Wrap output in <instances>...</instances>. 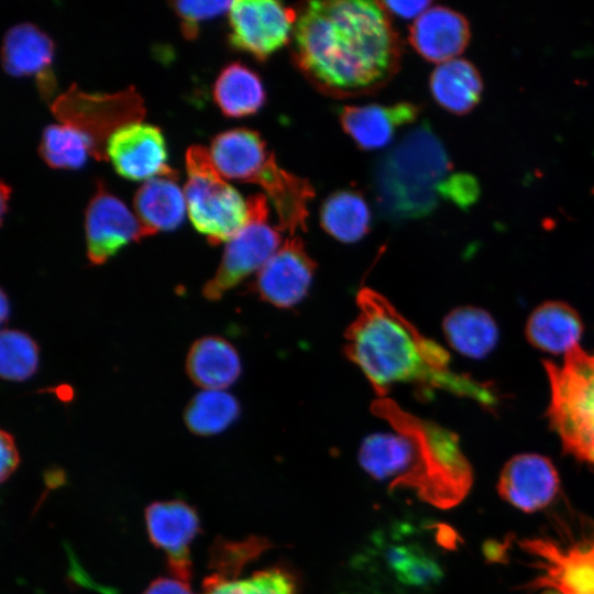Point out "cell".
<instances>
[{"mask_svg": "<svg viewBox=\"0 0 594 594\" xmlns=\"http://www.w3.org/2000/svg\"><path fill=\"white\" fill-rule=\"evenodd\" d=\"M54 55V41L34 24H16L4 35L1 51L3 68L14 77L34 76L45 99L56 90L52 70Z\"/></svg>", "mask_w": 594, "mask_h": 594, "instance_id": "ac0fdd59", "label": "cell"}, {"mask_svg": "<svg viewBox=\"0 0 594 594\" xmlns=\"http://www.w3.org/2000/svg\"><path fill=\"white\" fill-rule=\"evenodd\" d=\"M85 231L87 257L92 265L103 264L122 246L146 238L136 216L102 183L97 184L88 204Z\"/></svg>", "mask_w": 594, "mask_h": 594, "instance_id": "4fadbf2b", "label": "cell"}, {"mask_svg": "<svg viewBox=\"0 0 594 594\" xmlns=\"http://www.w3.org/2000/svg\"><path fill=\"white\" fill-rule=\"evenodd\" d=\"M583 323L570 305L550 300L538 306L529 316L526 337L539 350L559 354L566 353L582 336Z\"/></svg>", "mask_w": 594, "mask_h": 594, "instance_id": "d4e9b609", "label": "cell"}, {"mask_svg": "<svg viewBox=\"0 0 594 594\" xmlns=\"http://www.w3.org/2000/svg\"><path fill=\"white\" fill-rule=\"evenodd\" d=\"M497 492L503 501L525 513L549 506L556 498L560 480L553 463L536 453H522L503 466Z\"/></svg>", "mask_w": 594, "mask_h": 594, "instance_id": "2e32d148", "label": "cell"}, {"mask_svg": "<svg viewBox=\"0 0 594 594\" xmlns=\"http://www.w3.org/2000/svg\"><path fill=\"white\" fill-rule=\"evenodd\" d=\"M371 410L415 447L414 465L392 483L393 487L414 488L424 502L442 509L454 507L466 497L473 471L455 433L405 411L387 397H377Z\"/></svg>", "mask_w": 594, "mask_h": 594, "instance_id": "277c9868", "label": "cell"}, {"mask_svg": "<svg viewBox=\"0 0 594 594\" xmlns=\"http://www.w3.org/2000/svg\"><path fill=\"white\" fill-rule=\"evenodd\" d=\"M402 530L376 538L359 559L366 586H373L374 594H421L439 576L436 562Z\"/></svg>", "mask_w": 594, "mask_h": 594, "instance_id": "9c48e42d", "label": "cell"}, {"mask_svg": "<svg viewBox=\"0 0 594 594\" xmlns=\"http://www.w3.org/2000/svg\"><path fill=\"white\" fill-rule=\"evenodd\" d=\"M38 346L20 330H3L0 337V372L8 381H25L37 370Z\"/></svg>", "mask_w": 594, "mask_h": 594, "instance_id": "d6a6232c", "label": "cell"}, {"mask_svg": "<svg viewBox=\"0 0 594 594\" xmlns=\"http://www.w3.org/2000/svg\"><path fill=\"white\" fill-rule=\"evenodd\" d=\"M240 405L222 389H204L196 394L185 409L188 429L199 436L226 430L239 416Z\"/></svg>", "mask_w": 594, "mask_h": 594, "instance_id": "4dcf8cb0", "label": "cell"}, {"mask_svg": "<svg viewBox=\"0 0 594 594\" xmlns=\"http://www.w3.org/2000/svg\"><path fill=\"white\" fill-rule=\"evenodd\" d=\"M177 179V173L154 177L136 190L133 207L145 237L174 230L184 221L187 204Z\"/></svg>", "mask_w": 594, "mask_h": 594, "instance_id": "603a6c76", "label": "cell"}, {"mask_svg": "<svg viewBox=\"0 0 594 594\" xmlns=\"http://www.w3.org/2000/svg\"><path fill=\"white\" fill-rule=\"evenodd\" d=\"M212 551L215 572L205 579L202 594H297L295 578L279 566L241 576L244 565L262 553L255 541L222 542Z\"/></svg>", "mask_w": 594, "mask_h": 594, "instance_id": "8fae6325", "label": "cell"}, {"mask_svg": "<svg viewBox=\"0 0 594 594\" xmlns=\"http://www.w3.org/2000/svg\"><path fill=\"white\" fill-rule=\"evenodd\" d=\"M213 99L224 116L243 118L264 106L266 94L255 72L241 63H231L215 81Z\"/></svg>", "mask_w": 594, "mask_h": 594, "instance_id": "83f0119b", "label": "cell"}, {"mask_svg": "<svg viewBox=\"0 0 594 594\" xmlns=\"http://www.w3.org/2000/svg\"><path fill=\"white\" fill-rule=\"evenodd\" d=\"M1 481L4 482L19 464V453L13 437L6 430L0 433Z\"/></svg>", "mask_w": 594, "mask_h": 594, "instance_id": "d590c367", "label": "cell"}, {"mask_svg": "<svg viewBox=\"0 0 594 594\" xmlns=\"http://www.w3.org/2000/svg\"><path fill=\"white\" fill-rule=\"evenodd\" d=\"M420 107L413 102L392 106H344L339 110V121L355 144L366 151L377 150L392 142L402 127L413 123Z\"/></svg>", "mask_w": 594, "mask_h": 594, "instance_id": "ffe728a7", "label": "cell"}, {"mask_svg": "<svg viewBox=\"0 0 594 594\" xmlns=\"http://www.w3.org/2000/svg\"><path fill=\"white\" fill-rule=\"evenodd\" d=\"M449 344L461 354L483 359L497 344L498 329L492 316L477 307H459L442 323Z\"/></svg>", "mask_w": 594, "mask_h": 594, "instance_id": "4316f807", "label": "cell"}, {"mask_svg": "<svg viewBox=\"0 0 594 594\" xmlns=\"http://www.w3.org/2000/svg\"><path fill=\"white\" fill-rule=\"evenodd\" d=\"M429 86L435 101L457 116L472 111L481 101L484 89L479 69L463 58L439 64L430 76Z\"/></svg>", "mask_w": 594, "mask_h": 594, "instance_id": "484cf974", "label": "cell"}, {"mask_svg": "<svg viewBox=\"0 0 594 594\" xmlns=\"http://www.w3.org/2000/svg\"><path fill=\"white\" fill-rule=\"evenodd\" d=\"M151 541L164 550L173 576L189 582L191 563L189 544L199 531V518L182 501L155 502L145 510Z\"/></svg>", "mask_w": 594, "mask_h": 594, "instance_id": "e0dca14e", "label": "cell"}, {"mask_svg": "<svg viewBox=\"0 0 594 594\" xmlns=\"http://www.w3.org/2000/svg\"><path fill=\"white\" fill-rule=\"evenodd\" d=\"M231 2L180 0L173 1L169 6L180 19V29L184 37L194 40L199 34L200 23L229 11Z\"/></svg>", "mask_w": 594, "mask_h": 594, "instance_id": "836d02e7", "label": "cell"}, {"mask_svg": "<svg viewBox=\"0 0 594 594\" xmlns=\"http://www.w3.org/2000/svg\"><path fill=\"white\" fill-rule=\"evenodd\" d=\"M416 451L413 442L404 435L374 433L361 444L359 460L362 468L373 477L396 481L414 465Z\"/></svg>", "mask_w": 594, "mask_h": 594, "instance_id": "f546056e", "label": "cell"}, {"mask_svg": "<svg viewBox=\"0 0 594 594\" xmlns=\"http://www.w3.org/2000/svg\"><path fill=\"white\" fill-rule=\"evenodd\" d=\"M185 162L184 194L193 226L210 244L228 242L250 220L248 200L219 174L206 147H188Z\"/></svg>", "mask_w": 594, "mask_h": 594, "instance_id": "52a82bcc", "label": "cell"}, {"mask_svg": "<svg viewBox=\"0 0 594 594\" xmlns=\"http://www.w3.org/2000/svg\"><path fill=\"white\" fill-rule=\"evenodd\" d=\"M209 153L224 179L254 184L274 156L260 133L246 128L217 134L211 141Z\"/></svg>", "mask_w": 594, "mask_h": 594, "instance_id": "44dd1931", "label": "cell"}, {"mask_svg": "<svg viewBox=\"0 0 594 594\" xmlns=\"http://www.w3.org/2000/svg\"><path fill=\"white\" fill-rule=\"evenodd\" d=\"M292 56L306 79L333 98L372 94L399 69L403 47L381 2L310 1L297 12Z\"/></svg>", "mask_w": 594, "mask_h": 594, "instance_id": "6da1fadb", "label": "cell"}, {"mask_svg": "<svg viewBox=\"0 0 594 594\" xmlns=\"http://www.w3.org/2000/svg\"><path fill=\"white\" fill-rule=\"evenodd\" d=\"M250 220L228 241L220 265L202 288L209 300L220 299L250 274L260 271L280 246V234L268 223L264 195L248 198Z\"/></svg>", "mask_w": 594, "mask_h": 594, "instance_id": "30bf717a", "label": "cell"}, {"mask_svg": "<svg viewBox=\"0 0 594 594\" xmlns=\"http://www.w3.org/2000/svg\"><path fill=\"white\" fill-rule=\"evenodd\" d=\"M550 385L547 416L563 450L594 466V353L580 345L562 365L543 362Z\"/></svg>", "mask_w": 594, "mask_h": 594, "instance_id": "8992f818", "label": "cell"}, {"mask_svg": "<svg viewBox=\"0 0 594 594\" xmlns=\"http://www.w3.org/2000/svg\"><path fill=\"white\" fill-rule=\"evenodd\" d=\"M452 163L428 122L409 130L376 163L372 189L381 216L389 221L420 219L436 210Z\"/></svg>", "mask_w": 594, "mask_h": 594, "instance_id": "3957f363", "label": "cell"}, {"mask_svg": "<svg viewBox=\"0 0 594 594\" xmlns=\"http://www.w3.org/2000/svg\"><path fill=\"white\" fill-rule=\"evenodd\" d=\"M107 156L116 172L131 180H148L177 173L167 165L166 144L161 130L141 121L131 122L110 136Z\"/></svg>", "mask_w": 594, "mask_h": 594, "instance_id": "5bb4252c", "label": "cell"}, {"mask_svg": "<svg viewBox=\"0 0 594 594\" xmlns=\"http://www.w3.org/2000/svg\"><path fill=\"white\" fill-rule=\"evenodd\" d=\"M297 11L275 0L232 1L229 10V43L258 61L267 59L288 43Z\"/></svg>", "mask_w": 594, "mask_h": 594, "instance_id": "7c38bea8", "label": "cell"}, {"mask_svg": "<svg viewBox=\"0 0 594 594\" xmlns=\"http://www.w3.org/2000/svg\"><path fill=\"white\" fill-rule=\"evenodd\" d=\"M189 582L176 576L154 580L143 594H194Z\"/></svg>", "mask_w": 594, "mask_h": 594, "instance_id": "74e56055", "label": "cell"}, {"mask_svg": "<svg viewBox=\"0 0 594 594\" xmlns=\"http://www.w3.org/2000/svg\"><path fill=\"white\" fill-rule=\"evenodd\" d=\"M470 38L466 18L442 6L427 9L409 29V42L415 51L426 61L439 64L458 58Z\"/></svg>", "mask_w": 594, "mask_h": 594, "instance_id": "d6986e66", "label": "cell"}, {"mask_svg": "<svg viewBox=\"0 0 594 594\" xmlns=\"http://www.w3.org/2000/svg\"><path fill=\"white\" fill-rule=\"evenodd\" d=\"M38 152L52 168H80L92 153L90 140L66 124H51L42 133Z\"/></svg>", "mask_w": 594, "mask_h": 594, "instance_id": "1f68e13d", "label": "cell"}, {"mask_svg": "<svg viewBox=\"0 0 594 594\" xmlns=\"http://www.w3.org/2000/svg\"><path fill=\"white\" fill-rule=\"evenodd\" d=\"M9 196H10V187L7 186L4 183L1 184V212H2V216L3 213L7 211V202L9 200Z\"/></svg>", "mask_w": 594, "mask_h": 594, "instance_id": "ab89813d", "label": "cell"}, {"mask_svg": "<svg viewBox=\"0 0 594 594\" xmlns=\"http://www.w3.org/2000/svg\"><path fill=\"white\" fill-rule=\"evenodd\" d=\"M273 204L279 230L294 235L296 231H306L308 205L315 197L311 184L279 167L275 156L268 162L256 183Z\"/></svg>", "mask_w": 594, "mask_h": 594, "instance_id": "7402d4cb", "label": "cell"}, {"mask_svg": "<svg viewBox=\"0 0 594 594\" xmlns=\"http://www.w3.org/2000/svg\"><path fill=\"white\" fill-rule=\"evenodd\" d=\"M371 212L366 200L352 189L337 190L329 195L320 208V223L332 238L353 243L370 229Z\"/></svg>", "mask_w": 594, "mask_h": 594, "instance_id": "f1b7e54d", "label": "cell"}, {"mask_svg": "<svg viewBox=\"0 0 594 594\" xmlns=\"http://www.w3.org/2000/svg\"><path fill=\"white\" fill-rule=\"evenodd\" d=\"M481 187L475 176L468 173H452L441 188V198L465 210L480 198Z\"/></svg>", "mask_w": 594, "mask_h": 594, "instance_id": "e575fe53", "label": "cell"}, {"mask_svg": "<svg viewBox=\"0 0 594 594\" xmlns=\"http://www.w3.org/2000/svg\"><path fill=\"white\" fill-rule=\"evenodd\" d=\"M51 110L62 124L90 140L91 155L98 161L108 158L107 144L117 130L145 116L143 99L133 87L116 94H95L73 85L53 100Z\"/></svg>", "mask_w": 594, "mask_h": 594, "instance_id": "ba28073f", "label": "cell"}, {"mask_svg": "<svg viewBox=\"0 0 594 594\" xmlns=\"http://www.w3.org/2000/svg\"><path fill=\"white\" fill-rule=\"evenodd\" d=\"M10 315V305L9 300L4 294V292H1V321L4 322Z\"/></svg>", "mask_w": 594, "mask_h": 594, "instance_id": "f35d334b", "label": "cell"}, {"mask_svg": "<svg viewBox=\"0 0 594 594\" xmlns=\"http://www.w3.org/2000/svg\"><path fill=\"white\" fill-rule=\"evenodd\" d=\"M315 270L302 240L290 237L258 271L255 290L276 307H293L306 296Z\"/></svg>", "mask_w": 594, "mask_h": 594, "instance_id": "9a60e30c", "label": "cell"}, {"mask_svg": "<svg viewBox=\"0 0 594 594\" xmlns=\"http://www.w3.org/2000/svg\"><path fill=\"white\" fill-rule=\"evenodd\" d=\"M186 372L196 385L205 389H223L239 378L241 361L237 350L226 339L207 336L190 346Z\"/></svg>", "mask_w": 594, "mask_h": 594, "instance_id": "cb8c5ba5", "label": "cell"}, {"mask_svg": "<svg viewBox=\"0 0 594 594\" xmlns=\"http://www.w3.org/2000/svg\"><path fill=\"white\" fill-rule=\"evenodd\" d=\"M387 13H392L402 19H417L431 4L430 1H381Z\"/></svg>", "mask_w": 594, "mask_h": 594, "instance_id": "8d00e7d4", "label": "cell"}, {"mask_svg": "<svg viewBox=\"0 0 594 594\" xmlns=\"http://www.w3.org/2000/svg\"><path fill=\"white\" fill-rule=\"evenodd\" d=\"M359 315L345 332L348 358L378 397L397 383L442 388L493 406L496 396L484 384L454 373L448 352L426 338L384 296L364 287L356 296Z\"/></svg>", "mask_w": 594, "mask_h": 594, "instance_id": "7a4b0ae2", "label": "cell"}, {"mask_svg": "<svg viewBox=\"0 0 594 594\" xmlns=\"http://www.w3.org/2000/svg\"><path fill=\"white\" fill-rule=\"evenodd\" d=\"M531 570L521 591L594 594V524L560 522L551 531L517 541Z\"/></svg>", "mask_w": 594, "mask_h": 594, "instance_id": "5b68a950", "label": "cell"}]
</instances>
